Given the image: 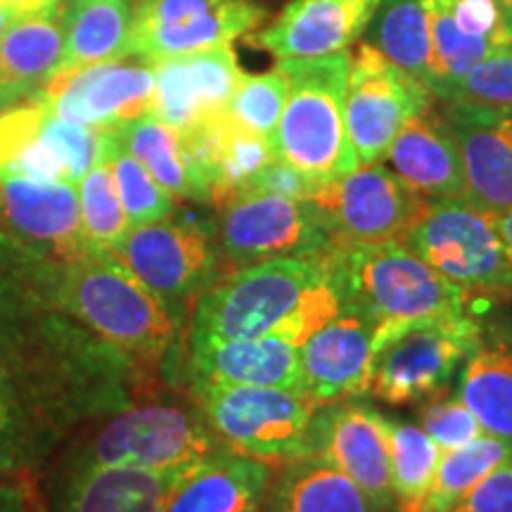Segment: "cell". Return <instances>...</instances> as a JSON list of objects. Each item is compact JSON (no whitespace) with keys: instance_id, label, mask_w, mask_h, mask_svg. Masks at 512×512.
I'll return each mask as SVG.
<instances>
[{"instance_id":"cell-1","label":"cell","mask_w":512,"mask_h":512,"mask_svg":"<svg viewBox=\"0 0 512 512\" xmlns=\"http://www.w3.org/2000/svg\"><path fill=\"white\" fill-rule=\"evenodd\" d=\"M46 264L0 228V406L15 475H34L81 425L159 389L155 373L57 304Z\"/></svg>"},{"instance_id":"cell-2","label":"cell","mask_w":512,"mask_h":512,"mask_svg":"<svg viewBox=\"0 0 512 512\" xmlns=\"http://www.w3.org/2000/svg\"><path fill=\"white\" fill-rule=\"evenodd\" d=\"M344 306L330 252L259 261L226 273L197 297L185 342L271 335L302 347Z\"/></svg>"},{"instance_id":"cell-3","label":"cell","mask_w":512,"mask_h":512,"mask_svg":"<svg viewBox=\"0 0 512 512\" xmlns=\"http://www.w3.org/2000/svg\"><path fill=\"white\" fill-rule=\"evenodd\" d=\"M48 287L69 311L114 349L157 375L174 356L181 316L107 249L46 264Z\"/></svg>"},{"instance_id":"cell-4","label":"cell","mask_w":512,"mask_h":512,"mask_svg":"<svg viewBox=\"0 0 512 512\" xmlns=\"http://www.w3.org/2000/svg\"><path fill=\"white\" fill-rule=\"evenodd\" d=\"M226 448L211 432L197 403L147 392L105 418L88 422L64 460L72 467H145L188 470Z\"/></svg>"},{"instance_id":"cell-5","label":"cell","mask_w":512,"mask_h":512,"mask_svg":"<svg viewBox=\"0 0 512 512\" xmlns=\"http://www.w3.org/2000/svg\"><path fill=\"white\" fill-rule=\"evenodd\" d=\"M330 266L344 304L380 323L463 316L482 294L460 290L401 240L332 245Z\"/></svg>"},{"instance_id":"cell-6","label":"cell","mask_w":512,"mask_h":512,"mask_svg":"<svg viewBox=\"0 0 512 512\" xmlns=\"http://www.w3.org/2000/svg\"><path fill=\"white\" fill-rule=\"evenodd\" d=\"M349 55L278 60L290 76V93L273 136L275 155L316 185L358 169L344 121Z\"/></svg>"},{"instance_id":"cell-7","label":"cell","mask_w":512,"mask_h":512,"mask_svg":"<svg viewBox=\"0 0 512 512\" xmlns=\"http://www.w3.org/2000/svg\"><path fill=\"white\" fill-rule=\"evenodd\" d=\"M475 337L477 309L463 316L375 325L368 394L387 406H413L444 394Z\"/></svg>"},{"instance_id":"cell-8","label":"cell","mask_w":512,"mask_h":512,"mask_svg":"<svg viewBox=\"0 0 512 512\" xmlns=\"http://www.w3.org/2000/svg\"><path fill=\"white\" fill-rule=\"evenodd\" d=\"M112 254L176 316L230 273L216 238V219L192 209H174L162 221L131 228Z\"/></svg>"},{"instance_id":"cell-9","label":"cell","mask_w":512,"mask_h":512,"mask_svg":"<svg viewBox=\"0 0 512 512\" xmlns=\"http://www.w3.org/2000/svg\"><path fill=\"white\" fill-rule=\"evenodd\" d=\"M188 394L228 451L271 465L299 458L318 408L297 389L259 384H204Z\"/></svg>"},{"instance_id":"cell-10","label":"cell","mask_w":512,"mask_h":512,"mask_svg":"<svg viewBox=\"0 0 512 512\" xmlns=\"http://www.w3.org/2000/svg\"><path fill=\"white\" fill-rule=\"evenodd\" d=\"M399 240L460 290L512 292V275L494 219L467 200H427Z\"/></svg>"},{"instance_id":"cell-11","label":"cell","mask_w":512,"mask_h":512,"mask_svg":"<svg viewBox=\"0 0 512 512\" xmlns=\"http://www.w3.org/2000/svg\"><path fill=\"white\" fill-rule=\"evenodd\" d=\"M105 159V128L60 119L36 98L0 112V176L76 185Z\"/></svg>"},{"instance_id":"cell-12","label":"cell","mask_w":512,"mask_h":512,"mask_svg":"<svg viewBox=\"0 0 512 512\" xmlns=\"http://www.w3.org/2000/svg\"><path fill=\"white\" fill-rule=\"evenodd\" d=\"M434 105L432 93L377 50L356 43L349 55L344 121L358 166L380 164L396 133L415 114Z\"/></svg>"},{"instance_id":"cell-13","label":"cell","mask_w":512,"mask_h":512,"mask_svg":"<svg viewBox=\"0 0 512 512\" xmlns=\"http://www.w3.org/2000/svg\"><path fill=\"white\" fill-rule=\"evenodd\" d=\"M216 238L228 271L283 256H320L332 249L309 200L245 190L216 211Z\"/></svg>"},{"instance_id":"cell-14","label":"cell","mask_w":512,"mask_h":512,"mask_svg":"<svg viewBox=\"0 0 512 512\" xmlns=\"http://www.w3.org/2000/svg\"><path fill=\"white\" fill-rule=\"evenodd\" d=\"M309 202L332 245L399 240L427 204L382 162L316 185Z\"/></svg>"},{"instance_id":"cell-15","label":"cell","mask_w":512,"mask_h":512,"mask_svg":"<svg viewBox=\"0 0 512 512\" xmlns=\"http://www.w3.org/2000/svg\"><path fill=\"white\" fill-rule=\"evenodd\" d=\"M254 0H133L131 57L157 64L209 50L261 27Z\"/></svg>"},{"instance_id":"cell-16","label":"cell","mask_w":512,"mask_h":512,"mask_svg":"<svg viewBox=\"0 0 512 512\" xmlns=\"http://www.w3.org/2000/svg\"><path fill=\"white\" fill-rule=\"evenodd\" d=\"M342 470L380 512H394L389 420L361 399L318 406L306 430L302 453Z\"/></svg>"},{"instance_id":"cell-17","label":"cell","mask_w":512,"mask_h":512,"mask_svg":"<svg viewBox=\"0 0 512 512\" xmlns=\"http://www.w3.org/2000/svg\"><path fill=\"white\" fill-rule=\"evenodd\" d=\"M155 69L145 62H102L62 69L38 95L60 119L114 128L152 110Z\"/></svg>"},{"instance_id":"cell-18","label":"cell","mask_w":512,"mask_h":512,"mask_svg":"<svg viewBox=\"0 0 512 512\" xmlns=\"http://www.w3.org/2000/svg\"><path fill=\"white\" fill-rule=\"evenodd\" d=\"M458 396L486 434L512 444V292L479 299L477 337L460 366Z\"/></svg>"},{"instance_id":"cell-19","label":"cell","mask_w":512,"mask_h":512,"mask_svg":"<svg viewBox=\"0 0 512 512\" xmlns=\"http://www.w3.org/2000/svg\"><path fill=\"white\" fill-rule=\"evenodd\" d=\"M456 138L465 176V200L489 216L512 209V110L441 102Z\"/></svg>"},{"instance_id":"cell-20","label":"cell","mask_w":512,"mask_h":512,"mask_svg":"<svg viewBox=\"0 0 512 512\" xmlns=\"http://www.w3.org/2000/svg\"><path fill=\"white\" fill-rule=\"evenodd\" d=\"M0 228L36 252L74 259L93 249L81 226L76 185L0 176Z\"/></svg>"},{"instance_id":"cell-21","label":"cell","mask_w":512,"mask_h":512,"mask_svg":"<svg viewBox=\"0 0 512 512\" xmlns=\"http://www.w3.org/2000/svg\"><path fill=\"white\" fill-rule=\"evenodd\" d=\"M373 337V320L354 306H344L299 347L302 394L316 406L363 399L370 389Z\"/></svg>"},{"instance_id":"cell-22","label":"cell","mask_w":512,"mask_h":512,"mask_svg":"<svg viewBox=\"0 0 512 512\" xmlns=\"http://www.w3.org/2000/svg\"><path fill=\"white\" fill-rule=\"evenodd\" d=\"M152 69L155 95L150 114L181 133L226 110L245 76L230 43L171 57L152 64Z\"/></svg>"},{"instance_id":"cell-23","label":"cell","mask_w":512,"mask_h":512,"mask_svg":"<svg viewBox=\"0 0 512 512\" xmlns=\"http://www.w3.org/2000/svg\"><path fill=\"white\" fill-rule=\"evenodd\" d=\"M380 0H290L254 46L278 60H318L349 50L363 36Z\"/></svg>"},{"instance_id":"cell-24","label":"cell","mask_w":512,"mask_h":512,"mask_svg":"<svg viewBox=\"0 0 512 512\" xmlns=\"http://www.w3.org/2000/svg\"><path fill=\"white\" fill-rule=\"evenodd\" d=\"M188 389L204 384H259L302 392L299 347L278 337L185 342Z\"/></svg>"},{"instance_id":"cell-25","label":"cell","mask_w":512,"mask_h":512,"mask_svg":"<svg viewBox=\"0 0 512 512\" xmlns=\"http://www.w3.org/2000/svg\"><path fill=\"white\" fill-rule=\"evenodd\" d=\"M432 98L486 57L512 48L496 0H430Z\"/></svg>"},{"instance_id":"cell-26","label":"cell","mask_w":512,"mask_h":512,"mask_svg":"<svg viewBox=\"0 0 512 512\" xmlns=\"http://www.w3.org/2000/svg\"><path fill=\"white\" fill-rule=\"evenodd\" d=\"M384 159L389 169L425 200H465L456 138L434 105L403 124Z\"/></svg>"},{"instance_id":"cell-27","label":"cell","mask_w":512,"mask_h":512,"mask_svg":"<svg viewBox=\"0 0 512 512\" xmlns=\"http://www.w3.org/2000/svg\"><path fill=\"white\" fill-rule=\"evenodd\" d=\"M275 465L242 453H211L178 482L164 512H261Z\"/></svg>"},{"instance_id":"cell-28","label":"cell","mask_w":512,"mask_h":512,"mask_svg":"<svg viewBox=\"0 0 512 512\" xmlns=\"http://www.w3.org/2000/svg\"><path fill=\"white\" fill-rule=\"evenodd\" d=\"M190 470L72 467L62 475L60 512H164Z\"/></svg>"},{"instance_id":"cell-29","label":"cell","mask_w":512,"mask_h":512,"mask_svg":"<svg viewBox=\"0 0 512 512\" xmlns=\"http://www.w3.org/2000/svg\"><path fill=\"white\" fill-rule=\"evenodd\" d=\"M60 10L19 15L0 36V112L36 100L62 72Z\"/></svg>"},{"instance_id":"cell-30","label":"cell","mask_w":512,"mask_h":512,"mask_svg":"<svg viewBox=\"0 0 512 512\" xmlns=\"http://www.w3.org/2000/svg\"><path fill=\"white\" fill-rule=\"evenodd\" d=\"M278 467L261 512H380L325 458L299 456Z\"/></svg>"},{"instance_id":"cell-31","label":"cell","mask_w":512,"mask_h":512,"mask_svg":"<svg viewBox=\"0 0 512 512\" xmlns=\"http://www.w3.org/2000/svg\"><path fill=\"white\" fill-rule=\"evenodd\" d=\"M62 69L131 57L133 0H64Z\"/></svg>"},{"instance_id":"cell-32","label":"cell","mask_w":512,"mask_h":512,"mask_svg":"<svg viewBox=\"0 0 512 512\" xmlns=\"http://www.w3.org/2000/svg\"><path fill=\"white\" fill-rule=\"evenodd\" d=\"M110 131L128 155L136 157L147 169V174L155 178L176 202L183 200L209 207L207 188L190 162L181 131L166 126L155 114H143V117L114 126Z\"/></svg>"},{"instance_id":"cell-33","label":"cell","mask_w":512,"mask_h":512,"mask_svg":"<svg viewBox=\"0 0 512 512\" xmlns=\"http://www.w3.org/2000/svg\"><path fill=\"white\" fill-rule=\"evenodd\" d=\"M373 46L394 67L430 91L432 34L430 0H380L373 17Z\"/></svg>"},{"instance_id":"cell-34","label":"cell","mask_w":512,"mask_h":512,"mask_svg":"<svg viewBox=\"0 0 512 512\" xmlns=\"http://www.w3.org/2000/svg\"><path fill=\"white\" fill-rule=\"evenodd\" d=\"M508 460H512L510 441L486 432L470 444L441 453L422 512H448L472 486Z\"/></svg>"},{"instance_id":"cell-35","label":"cell","mask_w":512,"mask_h":512,"mask_svg":"<svg viewBox=\"0 0 512 512\" xmlns=\"http://www.w3.org/2000/svg\"><path fill=\"white\" fill-rule=\"evenodd\" d=\"M441 451L422 427L389 420L394 512H422Z\"/></svg>"},{"instance_id":"cell-36","label":"cell","mask_w":512,"mask_h":512,"mask_svg":"<svg viewBox=\"0 0 512 512\" xmlns=\"http://www.w3.org/2000/svg\"><path fill=\"white\" fill-rule=\"evenodd\" d=\"M105 159L112 169L128 226L138 228L162 221L176 209L174 197L147 174V169L136 157L128 155L110 128H105Z\"/></svg>"},{"instance_id":"cell-37","label":"cell","mask_w":512,"mask_h":512,"mask_svg":"<svg viewBox=\"0 0 512 512\" xmlns=\"http://www.w3.org/2000/svg\"><path fill=\"white\" fill-rule=\"evenodd\" d=\"M76 195H79L81 226L86 240L93 247L112 252L126 238L131 226H128L126 211L121 207L117 185H114V176L107 159L95 164L76 183Z\"/></svg>"},{"instance_id":"cell-38","label":"cell","mask_w":512,"mask_h":512,"mask_svg":"<svg viewBox=\"0 0 512 512\" xmlns=\"http://www.w3.org/2000/svg\"><path fill=\"white\" fill-rule=\"evenodd\" d=\"M287 93H290V76L283 62H278L268 72L242 76L238 91L233 93L223 112L245 131L273 140Z\"/></svg>"},{"instance_id":"cell-39","label":"cell","mask_w":512,"mask_h":512,"mask_svg":"<svg viewBox=\"0 0 512 512\" xmlns=\"http://www.w3.org/2000/svg\"><path fill=\"white\" fill-rule=\"evenodd\" d=\"M439 102H472V105L512 110V48L486 57L458 81L434 95Z\"/></svg>"},{"instance_id":"cell-40","label":"cell","mask_w":512,"mask_h":512,"mask_svg":"<svg viewBox=\"0 0 512 512\" xmlns=\"http://www.w3.org/2000/svg\"><path fill=\"white\" fill-rule=\"evenodd\" d=\"M422 430L439 446L441 453L470 444L472 439L482 437L484 427L479 425L475 413L465 406L458 394H439L425 401L420 408Z\"/></svg>"},{"instance_id":"cell-41","label":"cell","mask_w":512,"mask_h":512,"mask_svg":"<svg viewBox=\"0 0 512 512\" xmlns=\"http://www.w3.org/2000/svg\"><path fill=\"white\" fill-rule=\"evenodd\" d=\"M448 512H512V460L491 470Z\"/></svg>"},{"instance_id":"cell-42","label":"cell","mask_w":512,"mask_h":512,"mask_svg":"<svg viewBox=\"0 0 512 512\" xmlns=\"http://www.w3.org/2000/svg\"><path fill=\"white\" fill-rule=\"evenodd\" d=\"M247 190L290 197V200H311L316 183H313L311 178H306L299 169H294L292 164L283 162V159H273L271 164L264 166V169L256 174Z\"/></svg>"},{"instance_id":"cell-43","label":"cell","mask_w":512,"mask_h":512,"mask_svg":"<svg viewBox=\"0 0 512 512\" xmlns=\"http://www.w3.org/2000/svg\"><path fill=\"white\" fill-rule=\"evenodd\" d=\"M0 512H48L34 475L0 477Z\"/></svg>"},{"instance_id":"cell-44","label":"cell","mask_w":512,"mask_h":512,"mask_svg":"<svg viewBox=\"0 0 512 512\" xmlns=\"http://www.w3.org/2000/svg\"><path fill=\"white\" fill-rule=\"evenodd\" d=\"M62 3H64V0H0V5H3V8L17 12V15L60 10Z\"/></svg>"},{"instance_id":"cell-45","label":"cell","mask_w":512,"mask_h":512,"mask_svg":"<svg viewBox=\"0 0 512 512\" xmlns=\"http://www.w3.org/2000/svg\"><path fill=\"white\" fill-rule=\"evenodd\" d=\"M491 219H494L496 233L498 238H501V245L505 252V261H508V271L512 275V209L503 211V214L498 216H491Z\"/></svg>"},{"instance_id":"cell-46","label":"cell","mask_w":512,"mask_h":512,"mask_svg":"<svg viewBox=\"0 0 512 512\" xmlns=\"http://www.w3.org/2000/svg\"><path fill=\"white\" fill-rule=\"evenodd\" d=\"M496 3H498V10H501L505 31H508V36L512 41V0H496Z\"/></svg>"},{"instance_id":"cell-47","label":"cell","mask_w":512,"mask_h":512,"mask_svg":"<svg viewBox=\"0 0 512 512\" xmlns=\"http://www.w3.org/2000/svg\"><path fill=\"white\" fill-rule=\"evenodd\" d=\"M19 15L17 12H12V10H8V8H3V5H0V36L5 34V31L10 29V24L15 22Z\"/></svg>"}]
</instances>
